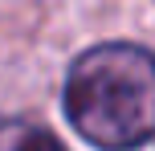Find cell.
I'll list each match as a JSON object with an SVG mask.
<instances>
[{"label": "cell", "mask_w": 155, "mask_h": 151, "mask_svg": "<svg viewBox=\"0 0 155 151\" xmlns=\"http://www.w3.org/2000/svg\"><path fill=\"white\" fill-rule=\"evenodd\" d=\"M65 119L86 143L131 151L155 139V53L106 41L78 53L61 90Z\"/></svg>", "instance_id": "1"}, {"label": "cell", "mask_w": 155, "mask_h": 151, "mask_svg": "<svg viewBox=\"0 0 155 151\" xmlns=\"http://www.w3.org/2000/svg\"><path fill=\"white\" fill-rule=\"evenodd\" d=\"M0 151H65V147L29 119H0Z\"/></svg>", "instance_id": "2"}]
</instances>
